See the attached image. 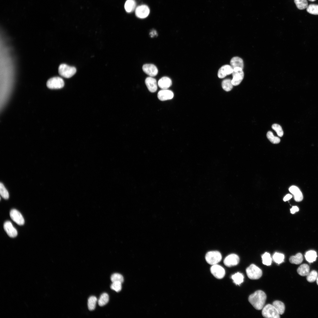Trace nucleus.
<instances>
[{"label": "nucleus", "mask_w": 318, "mask_h": 318, "mask_svg": "<svg viewBox=\"0 0 318 318\" xmlns=\"http://www.w3.org/2000/svg\"><path fill=\"white\" fill-rule=\"evenodd\" d=\"M266 298V296L265 293L261 290H259L250 295L248 300L255 309L259 310L264 307Z\"/></svg>", "instance_id": "1"}, {"label": "nucleus", "mask_w": 318, "mask_h": 318, "mask_svg": "<svg viewBox=\"0 0 318 318\" xmlns=\"http://www.w3.org/2000/svg\"><path fill=\"white\" fill-rule=\"evenodd\" d=\"M58 72L61 76L66 78H69L73 76L76 72V69L74 67L62 64L59 66Z\"/></svg>", "instance_id": "2"}, {"label": "nucleus", "mask_w": 318, "mask_h": 318, "mask_svg": "<svg viewBox=\"0 0 318 318\" xmlns=\"http://www.w3.org/2000/svg\"><path fill=\"white\" fill-rule=\"evenodd\" d=\"M262 315L265 318H279L280 314L272 304H268L263 307Z\"/></svg>", "instance_id": "3"}, {"label": "nucleus", "mask_w": 318, "mask_h": 318, "mask_svg": "<svg viewBox=\"0 0 318 318\" xmlns=\"http://www.w3.org/2000/svg\"><path fill=\"white\" fill-rule=\"evenodd\" d=\"M248 277L251 279H257L262 275L261 270L254 264H251L246 269Z\"/></svg>", "instance_id": "4"}, {"label": "nucleus", "mask_w": 318, "mask_h": 318, "mask_svg": "<svg viewBox=\"0 0 318 318\" xmlns=\"http://www.w3.org/2000/svg\"><path fill=\"white\" fill-rule=\"evenodd\" d=\"M221 254L217 251H209L207 253L205 256L206 262L212 265L218 264L221 261Z\"/></svg>", "instance_id": "5"}, {"label": "nucleus", "mask_w": 318, "mask_h": 318, "mask_svg": "<svg viewBox=\"0 0 318 318\" xmlns=\"http://www.w3.org/2000/svg\"><path fill=\"white\" fill-rule=\"evenodd\" d=\"M232 79L231 82L233 86L238 85L243 80L244 74L243 69L236 67L233 68V71L232 73Z\"/></svg>", "instance_id": "6"}, {"label": "nucleus", "mask_w": 318, "mask_h": 318, "mask_svg": "<svg viewBox=\"0 0 318 318\" xmlns=\"http://www.w3.org/2000/svg\"><path fill=\"white\" fill-rule=\"evenodd\" d=\"M47 86L50 89H59L64 85L63 79L59 77H54L49 79L47 83Z\"/></svg>", "instance_id": "7"}, {"label": "nucleus", "mask_w": 318, "mask_h": 318, "mask_svg": "<svg viewBox=\"0 0 318 318\" xmlns=\"http://www.w3.org/2000/svg\"><path fill=\"white\" fill-rule=\"evenodd\" d=\"M210 271L213 275L218 279L223 278L225 275V272L224 269L217 264L212 265Z\"/></svg>", "instance_id": "8"}, {"label": "nucleus", "mask_w": 318, "mask_h": 318, "mask_svg": "<svg viewBox=\"0 0 318 318\" xmlns=\"http://www.w3.org/2000/svg\"><path fill=\"white\" fill-rule=\"evenodd\" d=\"M239 261L238 256L235 254H231L224 259L223 263L225 266L230 267L237 265Z\"/></svg>", "instance_id": "9"}, {"label": "nucleus", "mask_w": 318, "mask_h": 318, "mask_svg": "<svg viewBox=\"0 0 318 318\" xmlns=\"http://www.w3.org/2000/svg\"><path fill=\"white\" fill-rule=\"evenodd\" d=\"M142 69L145 73L150 77H155L158 74V72L157 68L153 64H144L143 66Z\"/></svg>", "instance_id": "10"}, {"label": "nucleus", "mask_w": 318, "mask_h": 318, "mask_svg": "<svg viewBox=\"0 0 318 318\" xmlns=\"http://www.w3.org/2000/svg\"><path fill=\"white\" fill-rule=\"evenodd\" d=\"M11 219L17 224L22 225L24 224V220L21 213L15 209H12L10 212Z\"/></svg>", "instance_id": "11"}, {"label": "nucleus", "mask_w": 318, "mask_h": 318, "mask_svg": "<svg viewBox=\"0 0 318 318\" xmlns=\"http://www.w3.org/2000/svg\"><path fill=\"white\" fill-rule=\"evenodd\" d=\"M150 13L149 7L146 5H143L137 7L135 9L136 16L140 18H144L147 17Z\"/></svg>", "instance_id": "12"}, {"label": "nucleus", "mask_w": 318, "mask_h": 318, "mask_svg": "<svg viewBox=\"0 0 318 318\" xmlns=\"http://www.w3.org/2000/svg\"><path fill=\"white\" fill-rule=\"evenodd\" d=\"M233 68L231 65L226 64L222 66L219 69L218 76L220 78H223L227 75L232 74Z\"/></svg>", "instance_id": "13"}, {"label": "nucleus", "mask_w": 318, "mask_h": 318, "mask_svg": "<svg viewBox=\"0 0 318 318\" xmlns=\"http://www.w3.org/2000/svg\"><path fill=\"white\" fill-rule=\"evenodd\" d=\"M174 96L173 92L167 89H162L158 93V97L161 101H163L170 100Z\"/></svg>", "instance_id": "14"}, {"label": "nucleus", "mask_w": 318, "mask_h": 318, "mask_svg": "<svg viewBox=\"0 0 318 318\" xmlns=\"http://www.w3.org/2000/svg\"><path fill=\"white\" fill-rule=\"evenodd\" d=\"M4 228L9 237L14 238L17 236V231L10 221H7L5 222L4 225Z\"/></svg>", "instance_id": "15"}, {"label": "nucleus", "mask_w": 318, "mask_h": 318, "mask_svg": "<svg viewBox=\"0 0 318 318\" xmlns=\"http://www.w3.org/2000/svg\"><path fill=\"white\" fill-rule=\"evenodd\" d=\"M146 85L148 90L151 92H154L157 90V84L155 79L153 77H147L145 80Z\"/></svg>", "instance_id": "16"}, {"label": "nucleus", "mask_w": 318, "mask_h": 318, "mask_svg": "<svg viewBox=\"0 0 318 318\" xmlns=\"http://www.w3.org/2000/svg\"><path fill=\"white\" fill-rule=\"evenodd\" d=\"M289 191L294 195V199L296 201L300 202L303 200V194L297 187L294 186H292L289 188Z\"/></svg>", "instance_id": "17"}, {"label": "nucleus", "mask_w": 318, "mask_h": 318, "mask_svg": "<svg viewBox=\"0 0 318 318\" xmlns=\"http://www.w3.org/2000/svg\"><path fill=\"white\" fill-rule=\"evenodd\" d=\"M172 84L171 79L167 77H163L159 80L158 85L162 89H167Z\"/></svg>", "instance_id": "18"}, {"label": "nucleus", "mask_w": 318, "mask_h": 318, "mask_svg": "<svg viewBox=\"0 0 318 318\" xmlns=\"http://www.w3.org/2000/svg\"><path fill=\"white\" fill-rule=\"evenodd\" d=\"M230 64L233 68L238 67L243 69L244 67L243 59L238 57H234L232 58L230 62Z\"/></svg>", "instance_id": "19"}, {"label": "nucleus", "mask_w": 318, "mask_h": 318, "mask_svg": "<svg viewBox=\"0 0 318 318\" xmlns=\"http://www.w3.org/2000/svg\"><path fill=\"white\" fill-rule=\"evenodd\" d=\"M309 267L307 264H303L298 267L297 272L301 276H307L309 273Z\"/></svg>", "instance_id": "20"}, {"label": "nucleus", "mask_w": 318, "mask_h": 318, "mask_svg": "<svg viewBox=\"0 0 318 318\" xmlns=\"http://www.w3.org/2000/svg\"><path fill=\"white\" fill-rule=\"evenodd\" d=\"M276 309L279 314H283L285 311V306L284 304L281 302L277 300L274 302L272 304Z\"/></svg>", "instance_id": "21"}, {"label": "nucleus", "mask_w": 318, "mask_h": 318, "mask_svg": "<svg viewBox=\"0 0 318 318\" xmlns=\"http://www.w3.org/2000/svg\"><path fill=\"white\" fill-rule=\"evenodd\" d=\"M303 260V256L301 253H298L295 256H291L289 259V261L291 263L296 264H301Z\"/></svg>", "instance_id": "22"}, {"label": "nucleus", "mask_w": 318, "mask_h": 318, "mask_svg": "<svg viewBox=\"0 0 318 318\" xmlns=\"http://www.w3.org/2000/svg\"><path fill=\"white\" fill-rule=\"evenodd\" d=\"M136 4V2L134 0H127L125 4V10L129 13L132 11L135 8Z\"/></svg>", "instance_id": "23"}, {"label": "nucleus", "mask_w": 318, "mask_h": 318, "mask_svg": "<svg viewBox=\"0 0 318 318\" xmlns=\"http://www.w3.org/2000/svg\"><path fill=\"white\" fill-rule=\"evenodd\" d=\"M231 278L234 283L236 285H239L243 282L244 276L242 274L238 272L233 275Z\"/></svg>", "instance_id": "24"}, {"label": "nucleus", "mask_w": 318, "mask_h": 318, "mask_svg": "<svg viewBox=\"0 0 318 318\" xmlns=\"http://www.w3.org/2000/svg\"><path fill=\"white\" fill-rule=\"evenodd\" d=\"M317 254L316 251L313 250H310L307 252L305 255L306 260L310 263L315 261L317 257Z\"/></svg>", "instance_id": "25"}, {"label": "nucleus", "mask_w": 318, "mask_h": 318, "mask_svg": "<svg viewBox=\"0 0 318 318\" xmlns=\"http://www.w3.org/2000/svg\"><path fill=\"white\" fill-rule=\"evenodd\" d=\"M231 80L226 79L224 80L222 82V86L223 89L226 91H231L233 87Z\"/></svg>", "instance_id": "26"}, {"label": "nucleus", "mask_w": 318, "mask_h": 318, "mask_svg": "<svg viewBox=\"0 0 318 318\" xmlns=\"http://www.w3.org/2000/svg\"><path fill=\"white\" fill-rule=\"evenodd\" d=\"M109 300V296L106 293L102 294L100 297L98 301V305L100 306H103L106 305Z\"/></svg>", "instance_id": "27"}, {"label": "nucleus", "mask_w": 318, "mask_h": 318, "mask_svg": "<svg viewBox=\"0 0 318 318\" xmlns=\"http://www.w3.org/2000/svg\"><path fill=\"white\" fill-rule=\"evenodd\" d=\"M97 299L95 297L92 296L90 297L88 300V307L90 311L94 310L95 308Z\"/></svg>", "instance_id": "28"}, {"label": "nucleus", "mask_w": 318, "mask_h": 318, "mask_svg": "<svg viewBox=\"0 0 318 318\" xmlns=\"http://www.w3.org/2000/svg\"><path fill=\"white\" fill-rule=\"evenodd\" d=\"M294 2L297 7L300 10L307 8L308 6L307 0H294Z\"/></svg>", "instance_id": "29"}, {"label": "nucleus", "mask_w": 318, "mask_h": 318, "mask_svg": "<svg viewBox=\"0 0 318 318\" xmlns=\"http://www.w3.org/2000/svg\"><path fill=\"white\" fill-rule=\"evenodd\" d=\"M307 11L309 13L314 15H318V4H311L308 6Z\"/></svg>", "instance_id": "30"}, {"label": "nucleus", "mask_w": 318, "mask_h": 318, "mask_svg": "<svg viewBox=\"0 0 318 318\" xmlns=\"http://www.w3.org/2000/svg\"><path fill=\"white\" fill-rule=\"evenodd\" d=\"M266 136L269 141L273 144H277L280 142V138L278 137L275 136L273 132L271 131H269L267 132Z\"/></svg>", "instance_id": "31"}, {"label": "nucleus", "mask_w": 318, "mask_h": 318, "mask_svg": "<svg viewBox=\"0 0 318 318\" xmlns=\"http://www.w3.org/2000/svg\"><path fill=\"white\" fill-rule=\"evenodd\" d=\"M262 258L263 264L267 266H269L271 264L272 259L269 253H265L262 255Z\"/></svg>", "instance_id": "32"}, {"label": "nucleus", "mask_w": 318, "mask_h": 318, "mask_svg": "<svg viewBox=\"0 0 318 318\" xmlns=\"http://www.w3.org/2000/svg\"><path fill=\"white\" fill-rule=\"evenodd\" d=\"M284 258V255L283 254L279 253H275L273 256V260L278 264H280L283 262Z\"/></svg>", "instance_id": "33"}, {"label": "nucleus", "mask_w": 318, "mask_h": 318, "mask_svg": "<svg viewBox=\"0 0 318 318\" xmlns=\"http://www.w3.org/2000/svg\"><path fill=\"white\" fill-rule=\"evenodd\" d=\"M307 276V281L310 282H312L317 279L318 274L316 271L313 270L309 272Z\"/></svg>", "instance_id": "34"}, {"label": "nucleus", "mask_w": 318, "mask_h": 318, "mask_svg": "<svg viewBox=\"0 0 318 318\" xmlns=\"http://www.w3.org/2000/svg\"><path fill=\"white\" fill-rule=\"evenodd\" d=\"M111 280L112 282H119L122 283L124 281V278L119 273L113 274L110 277Z\"/></svg>", "instance_id": "35"}, {"label": "nucleus", "mask_w": 318, "mask_h": 318, "mask_svg": "<svg viewBox=\"0 0 318 318\" xmlns=\"http://www.w3.org/2000/svg\"><path fill=\"white\" fill-rule=\"evenodd\" d=\"M272 128L275 131L279 136L281 137L283 136L284 132L280 125L278 124H274L272 125Z\"/></svg>", "instance_id": "36"}, {"label": "nucleus", "mask_w": 318, "mask_h": 318, "mask_svg": "<svg viewBox=\"0 0 318 318\" xmlns=\"http://www.w3.org/2000/svg\"><path fill=\"white\" fill-rule=\"evenodd\" d=\"M0 192L1 195L3 198L5 199H8L9 198V193L3 184L1 183L0 184Z\"/></svg>", "instance_id": "37"}, {"label": "nucleus", "mask_w": 318, "mask_h": 318, "mask_svg": "<svg viewBox=\"0 0 318 318\" xmlns=\"http://www.w3.org/2000/svg\"><path fill=\"white\" fill-rule=\"evenodd\" d=\"M122 283L119 282H112L110 286V288L117 292L121 291L122 289Z\"/></svg>", "instance_id": "38"}, {"label": "nucleus", "mask_w": 318, "mask_h": 318, "mask_svg": "<svg viewBox=\"0 0 318 318\" xmlns=\"http://www.w3.org/2000/svg\"><path fill=\"white\" fill-rule=\"evenodd\" d=\"M299 209L297 206H293L290 209L291 213L292 214L298 211Z\"/></svg>", "instance_id": "39"}, {"label": "nucleus", "mask_w": 318, "mask_h": 318, "mask_svg": "<svg viewBox=\"0 0 318 318\" xmlns=\"http://www.w3.org/2000/svg\"><path fill=\"white\" fill-rule=\"evenodd\" d=\"M292 197V195L290 194H287L284 197L283 200L284 201H288Z\"/></svg>", "instance_id": "40"}, {"label": "nucleus", "mask_w": 318, "mask_h": 318, "mask_svg": "<svg viewBox=\"0 0 318 318\" xmlns=\"http://www.w3.org/2000/svg\"><path fill=\"white\" fill-rule=\"evenodd\" d=\"M157 34L155 30H152L150 33L151 37H153L154 36L156 35Z\"/></svg>", "instance_id": "41"}, {"label": "nucleus", "mask_w": 318, "mask_h": 318, "mask_svg": "<svg viewBox=\"0 0 318 318\" xmlns=\"http://www.w3.org/2000/svg\"><path fill=\"white\" fill-rule=\"evenodd\" d=\"M316 280H317V284H318V277H317V279Z\"/></svg>", "instance_id": "42"}, {"label": "nucleus", "mask_w": 318, "mask_h": 318, "mask_svg": "<svg viewBox=\"0 0 318 318\" xmlns=\"http://www.w3.org/2000/svg\"><path fill=\"white\" fill-rule=\"evenodd\" d=\"M309 0L310 1H315L316 0Z\"/></svg>", "instance_id": "43"}]
</instances>
